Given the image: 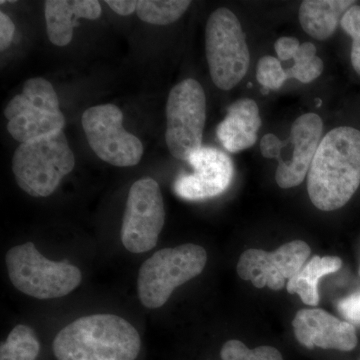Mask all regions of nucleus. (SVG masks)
I'll return each mask as SVG.
<instances>
[{
    "mask_svg": "<svg viewBox=\"0 0 360 360\" xmlns=\"http://www.w3.org/2000/svg\"><path fill=\"white\" fill-rule=\"evenodd\" d=\"M360 186V130L340 127L321 139L307 174V191L322 212L340 210Z\"/></svg>",
    "mask_w": 360,
    "mask_h": 360,
    "instance_id": "f257e3e1",
    "label": "nucleus"
},
{
    "mask_svg": "<svg viewBox=\"0 0 360 360\" xmlns=\"http://www.w3.org/2000/svg\"><path fill=\"white\" fill-rule=\"evenodd\" d=\"M141 347L136 328L113 314L80 317L61 329L53 341L58 360H135Z\"/></svg>",
    "mask_w": 360,
    "mask_h": 360,
    "instance_id": "f03ea898",
    "label": "nucleus"
},
{
    "mask_svg": "<svg viewBox=\"0 0 360 360\" xmlns=\"http://www.w3.org/2000/svg\"><path fill=\"white\" fill-rule=\"evenodd\" d=\"M75 167V153L63 130L21 143L13 156L16 182L33 198L51 195Z\"/></svg>",
    "mask_w": 360,
    "mask_h": 360,
    "instance_id": "7ed1b4c3",
    "label": "nucleus"
},
{
    "mask_svg": "<svg viewBox=\"0 0 360 360\" xmlns=\"http://www.w3.org/2000/svg\"><path fill=\"white\" fill-rule=\"evenodd\" d=\"M206 262L205 248L193 243L156 251L139 269L137 292L141 304L160 309L179 286L200 276Z\"/></svg>",
    "mask_w": 360,
    "mask_h": 360,
    "instance_id": "20e7f679",
    "label": "nucleus"
},
{
    "mask_svg": "<svg viewBox=\"0 0 360 360\" xmlns=\"http://www.w3.org/2000/svg\"><path fill=\"white\" fill-rule=\"evenodd\" d=\"M6 262L14 288L37 300L63 297L82 281L78 267L47 259L32 243L14 246L6 253Z\"/></svg>",
    "mask_w": 360,
    "mask_h": 360,
    "instance_id": "39448f33",
    "label": "nucleus"
},
{
    "mask_svg": "<svg viewBox=\"0 0 360 360\" xmlns=\"http://www.w3.org/2000/svg\"><path fill=\"white\" fill-rule=\"evenodd\" d=\"M205 54L213 84L231 90L243 79L250 63V49L238 16L220 7L205 26Z\"/></svg>",
    "mask_w": 360,
    "mask_h": 360,
    "instance_id": "423d86ee",
    "label": "nucleus"
},
{
    "mask_svg": "<svg viewBox=\"0 0 360 360\" xmlns=\"http://www.w3.org/2000/svg\"><path fill=\"white\" fill-rule=\"evenodd\" d=\"M9 134L21 143L63 131L65 117L53 85L44 77L26 80L4 108Z\"/></svg>",
    "mask_w": 360,
    "mask_h": 360,
    "instance_id": "0eeeda50",
    "label": "nucleus"
},
{
    "mask_svg": "<svg viewBox=\"0 0 360 360\" xmlns=\"http://www.w3.org/2000/svg\"><path fill=\"white\" fill-rule=\"evenodd\" d=\"M165 142L170 155L180 160L202 148L206 122V97L203 87L186 78L170 90L167 108Z\"/></svg>",
    "mask_w": 360,
    "mask_h": 360,
    "instance_id": "6e6552de",
    "label": "nucleus"
},
{
    "mask_svg": "<svg viewBox=\"0 0 360 360\" xmlns=\"http://www.w3.org/2000/svg\"><path fill=\"white\" fill-rule=\"evenodd\" d=\"M82 129L90 148L104 162L131 167L141 162L143 144L123 127V113L115 104L92 106L82 117Z\"/></svg>",
    "mask_w": 360,
    "mask_h": 360,
    "instance_id": "1a4fd4ad",
    "label": "nucleus"
},
{
    "mask_svg": "<svg viewBox=\"0 0 360 360\" xmlns=\"http://www.w3.org/2000/svg\"><path fill=\"white\" fill-rule=\"evenodd\" d=\"M165 224V208L160 184L143 177L130 187L122 226V245L132 253L153 250Z\"/></svg>",
    "mask_w": 360,
    "mask_h": 360,
    "instance_id": "9d476101",
    "label": "nucleus"
},
{
    "mask_svg": "<svg viewBox=\"0 0 360 360\" xmlns=\"http://www.w3.org/2000/svg\"><path fill=\"white\" fill-rule=\"evenodd\" d=\"M310 252L309 245L302 240L290 241L272 252L252 248L239 257L238 274L255 288L267 286L281 290L285 281L295 276L309 262Z\"/></svg>",
    "mask_w": 360,
    "mask_h": 360,
    "instance_id": "9b49d317",
    "label": "nucleus"
},
{
    "mask_svg": "<svg viewBox=\"0 0 360 360\" xmlns=\"http://www.w3.org/2000/svg\"><path fill=\"white\" fill-rule=\"evenodd\" d=\"M191 174H181L174 184L179 198L189 201L210 200L224 193L231 184L234 167L231 158L217 148L202 146L189 156Z\"/></svg>",
    "mask_w": 360,
    "mask_h": 360,
    "instance_id": "f8f14e48",
    "label": "nucleus"
},
{
    "mask_svg": "<svg viewBox=\"0 0 360 360\" xmlns=\"http://www.w3.org/2000/svg\"><path fill=\"white\" fill-rule=\"evenodd\" d=\"M293 330L303 347L352 352L357 345L354 326L321 309H302L295 314Z\"/></svg>",
    "mask_w": 360,
    "mask_h": 360,
    "instance_id": "ddd939ff",
    "label": "nucleus"
},
{
    "mask_svg": "<svg viewBox=\"0 0 360 360\" xmlns=\"http://www.w3.org/2000/svg\"><path fill=\"white\" fill-rule=\"evenodd\" d=\"M323 122L321 116L307 113L293 122L288 141L293 144L292 158L279 162L276 180L281 188L300 186L309 174L310 165L321 141Z\"/></svg>",
    "mask_w": 360,
    "mask_h": 360,
    "instance_id": "4468645a",
    "label": "nucleus"
},
{
    "mask_svg": "<svg viewBox=\"0 0 360 360\" xmlns=\"http://www.w3.org/2000/svg\"><path fill=\"white\" fill-rule=\"evenodd\" d=\"M103 13L97 0H47L44 2L46 32L52 44L63 47L70 44L78 20H96Z\"/></svg>",
    "mask_w": 360,
    "mask_h": 360,
    "instance_id": "2eb2a0df",
    "label": "nucleus"
},
{
    "mask_svg": "<svg viewBox=\"0 0 360 360\" xmlns=\"http://www.w3.org/2000/svg\"><path fill=\"white\" fill-rule=\"evenodd\" d=\"M262 127L259 108L253 99L236 101L227 108V115L217 127V137L225 149L238 153L255 146Z\"/></svg>",
    "mask_w": 360,
    "mask_h": 360,
    "instance_id": "dca6fc26",
    "label": "nucleus"
},
{
    "mask_svg": "<svg viewBox=\"0 0 360 360\" xmlns=\"http://www.w3.org/2000/svg\"><path fill=\"white\" fill-rule=\"evenodd\" d=\"M352 0H305L300 7V22L307 34L317 40L333 37Z\"/></svg>",
    "mask_w": 360,
    "mask_h": 360,
    "instance_id": "f3484780",
    "label": "nucleus"
},
{
    "mask_svg": "<svg viewBox=\"0 0 360 360\" xmlns=\"http://www.w3.org/2000/svg\"><path fill=\"white\" fill-rule=\"evenodd\" d=\"M342 266V260L338 257H315L307 262L298 274L286 283L290 295H297L303 303L316 307L319 303V283L328 274H335Z\"/></svg>",
    "mask_w": 360,
    "mask_h": 360,
    "instance_id": "a211bd4d",
    "label": "nucleus"
},
{
    "mask_svg": "<svg viewBox=\"0 0 360 360\" xmlns=\"http://www.w3.org/2000/svg\"><path fill=\"white\" fill-rule=\"evenodd\" d=\"M191 4L188 0H141L137 1L136 14L149 25H168L179 20Z\"/></svg>",
    "mask_w": 360,
    "mask_h": 360,
    "instance_id": "6ab92c4d",
    "label": "nucleus"
},
{
    "mask_svg": "<svg viewBox=\"0 0 360 360\" xmlns=\"http://www.w3.org/2000/svg\"><path fill=\"white\" fill-rule=\"evenodd\" d=\"M40 345L30 326H15L0 347V360H37Z\"/></svg>",
    "mask_w": 360,
    "mask_h": 360,
    "instance_id": "aec40b11",
    "label": "nucleus"
},
{
    "mask_svg": "<svg viewBox=\"0 0 360 360\" xmlns=\"http://www.w3.org/2000/svg\"><path fill=\"white\" fill-rule=\"evenodd\" d=\"M295 65L286 71V77L295 78L302 84H309L321 77L323 61L316 56V47L311 42L300 44L295 56Z\"/></svg>",
    "mask_w": 360,
    "mask_h": 360,
    "instance_id": "412c9836",
    "label": "nucleus"
},
{
    "mask_svg": "<svg viewBox=\"0 0 360 360\" xmlns=\"http://www.w3.org/2000/svg\"><path fill=\"white\" fill-rule=\"evenodd\" d=\"M222 360H283L278 349L272 347H259L250 349L239 340H229L220 352Z\"/></svg>",
    "mask_w": 360,
    "mask_h": 360,
    "instance_id": "4be33fe9",
    "label": "nucleus"
},
{
    "mask_svg": "<svg viewBox=\"0 0 360 360\" xmlns=\"http://www.w3.org/2000/svg\"><path fill=\"white\" fill-rule=\"evenodd\" d=\"M257 78L259 84L269 90L281 89L288 80L281 60L270 56H264L258 61Z\"/></svg>",
    "mask_w": 360,
    "mask_h": 360,
    "instance_id": "5701e85b",
    "label": "nucleus"
},
{
    "mask_svg": "<svg viewBox=\"0 0 360 360\" xmlns=\"http://www.w3.org/2000/svg\"><path fill=\"white\" fill-rule=\"evenodd\" d=\"M341 27L352 37L350 58L357 75H360V6L354 4L345 13L340 21Z\"/></svg>",
    "mask_w": 360,
    "mask_h": 360,
    "instance_id": "b1692460",
    "label": "nucleus"
},
{
    "mask_svg": "<svg viewBox=\"0 0 360 360\" xmlns=\"http://www.w3.org/2000/svg\"><path fill=\"white\" fill-rule=\"evenodd\" d=\"M338 310L347 322L360 326V292L354 293L340 300Z\"/></svg>",
    "mask_w": 360,
    "mask_h": 360,
    "instance_id": "393cba45",
    "label": "nucleus"
},
{
    "mask_svg": "<svg viewBox=\"0 0 360 360\" xmlns=\"http://www.w3.org/2000/svg\"><path fill=\"white\" fill-rule=\"evenodd\" d=\"M288 144L272 134H265L260 141V151L265 158H279L281 149Z\"/></svg>",
    "mask_w": 360,
    "mask_h": 360,
    "instance_id": "a878e982",
    "label": "nucleus"
},
{
    "mask_svg": "<svg viewBox=\"0 0 360 360\" xmlns=\"http://www.w3.org/2000/svg\"><path fill=\"white\" fill-rule=\"evenodd\" d=\"M300 44L295 37H283L277 39L274 49L279 60H290L295 58L296 52L300 49Z\"/></svg>",
    "mask_w": 360,
    "mask_h": 360,
    "instance_id": "bb28decb",
    "label": "nucleus"
},
{
    "mask_svg": "<svg viewBox=\"0 0 360 360\" xmlns=\"http://www.w3.org/2000/svg\"><path fill=\"white\" fill-rule=\"evenodd\" d=\"M15 25L7 14L0 13V49L6 51L13 42Z\"/></svg>",
    "mask_w": 360,
    "mask_h": 360,
    "instance_id": "cd10ccee",
    "label": "nucleus"
},
{
    "mask_svg": "<svg viewBox=\"0 0 360 360\" xmlns=\"http://www.w3.org/2000/svg\"><path fill=\"white\" fill-rule=\"evenodd\" d=\"M105 4L118 15L129 16L136 13L137 1L135 0H106Z\"/></svg>",
    "mask_w": 360,
    "mask_h": 360,
    "instance_id": "c85d7f7f",
    "label": "nucleus"
},
{
    "mask_svg": "<svg viewBox=\"0 0 360 360\" xmlns=\"http://www.w3.org/2000/svg\"><path fill=\"white\" fill-rule=\"evenodd\" d=\"M359 274H360V269H359Z\"/></svg>",
    "mask_w": 360,
    "mask_h": 360,
    "instance_id": "c756f323",
    "label": "nucleus"
}]
</instances>
